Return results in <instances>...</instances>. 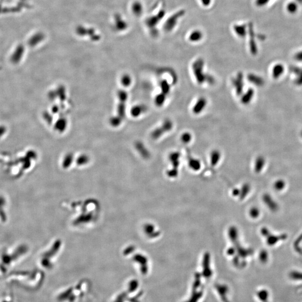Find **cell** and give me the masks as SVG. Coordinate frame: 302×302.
<instances>
[{
  "label": "cell",
  "instance_id": "cell-1",
  "mask_svg": "<svg viewBox=\"0 0 302 302\" xmlns=\"http://www.w3.org/2000/svg\"><path fill=\"white\" fill-rule=\"evenodd\" d=\"M204 65V61L201 58L195 61L192 64V70L196 80L199 84H203L205 82L209 84H213L214 82V78L210 75L204 74L203 70Z\"/></svg>",
  "mask_w": 302,
  "mask_h": 302
},
{
  "label": "cell",
  "instance_id": "cell-2",
  "mask_svg": "<svg viewBox=\"0 0 302 302\" xmlns=\"http://www.w3.org/2000/svg\"><path fill=\"white\" fill-rule=\"evenodd\" d=\"M173 128V123L170 119H166L161 125V127L157 128L152 133V137L157 139L161 137L165 133L171 131Z\"/></svg>",
  "mask_w": 302,
  "mask_h": 302
},
{
  "label": "cell",
  "instance_id": "cell-3",
  "mask_svg": "<svg viewBox=\"0 0 302 302\" xmlns=\"http://www.w3.org/2000/svg\"><path fill=\"white\" fill-rule=\"evenodd\" d=\"M207 104V101L204 97H200L196 101L192 108V112L195 114H199L205 109Z\"/></svg>",
  "mask_w": 302,
  "mask_h": 302
},
{
  "label": "cell",
  "instance_id": "cell-4",
  "mask_svg": "<svg viewBox=\"0 0 302 302\" xmlns=\"http://www.w3.org/2000/svg\"><path fill=\"white\" fill-rule=\"evenodd\" d=\"M179 157H180V153L178 152H174L170 155V160L174 167V169L172 171H170L171 174H172L173 175L174 173L176 172V168L178 166Z\"/></svg>",
  "mask_w": 302,
  "mask_h": 302
},
{
  "label": "cell",
  "instance_id": "cell-5",
  "mask_svg": "<svg viewBox=\"0 0 302 302\" xmlns=\"http://www.w3.org/2000/svg\"><path fill=\"white\" fill-rule=\"evenodd\" d=\"M233 84L238 95L241 94L242 91V75L241 74H238L236 78L233 81Z\"/></svg>",
  "mask_w": 302,
  "mask_h": 302
},
{
  "label": "cell",
  "instance_id": "cell-6",
  "mask_svg": "<svg viewBox=\"0 0 302 302\" xmlns=\"http://www.w3.org/2000/svg\"><path fill=\"white\" fill-rule=\"evenodd\" d=\"M202 38H203V35L201 31L195 30L190 34L189 40L193 42H197L201 40Z\"/></svg>",
  "mask_w": 302,
  "mask_h": 302
},
{
  "label": "cell",
  "instance_id": "cell-7",
  "mask_svg": "<svg viewBox=\"0 0 302 302\" xmlns=\"http://www.w3.org/2000/svg\"><path fill=\"white\" fill-rule=\"evenodd\" d=\"M160 87H161V92L166 95V96L169 94L170 91V85L168 84L167 81L164 80L160 82Z\"/></svg>",
  "mask_w": 302,
  "mask_h": 302
},
{
  "label": "cell",
  "instance_id": "cell-8",
  "mask_svg": "<svg viewBox=\"0 0 302 302\" xmlns=\"http://www.w3.org/2000/svg\"><path fill=\"white\" fill-rule=\"evenodd\" d=\"M221 158V153L218 150H214L211 152L210 156V161L213 166H215L218 164Z\"/></svg>",
  "mask_w": 302,
  "mask_h": 302
},
{
  "label": "cell",
  "instance_id": "cell-9",
  "mask_svg": "<svg viewBox=\"0 0 302 302\" xmlns=\"http://www.w3.org/2000/svg\"><path fill=\"white\" fill-rule=\"evenodd\" d=\"M166 99V95H164L163 93H160L158 94L155 98V104L158 106H162L164 104Z\"/></svg>",
  "mask_w": 302,
  "mask_h": 302
},
{
  "label": "cell",
  "instance_id": "cell-10",
  "mask_svg": "<svg viewBox=\"0 0 302 302\" xmlns=\"http://www.w3.org/2000/svg\"><path fill=\"white\" fill-rule=\"evenodd\" d=\"M258 298L261 300L262 302H268V292L267 290L262 289L260 290L257 293Z\"/></svg>",
  "mask_w": 302,
  "mask_h": 302
},
{
  "label": "cell",
  "instance_id": "cell-11",
  "mask_svg": "<svg viewBox=\"0 0 302 302\" xmlns=\"http://www.w3.org/2000/svg\"><path fill=\"white\" fill-rule=\"evenodd\" d=\"M189 166L194 170H198L200 168V161H198L196 159H191L189 161Z\"/></svg>",
  "mask_w": 302,
  "mask_h": 302
},
{
  "label": "cell",
  "instance_id": "cell-12",
  "mask_svg": "<svg viewBox=\"0 0 302 302\" xmlns=\"http://www.w3.org/2000/svg\"><path fill=\"white\" fill-rule=\"evenodd\" d=\"M192 136L189 132H185L181 135V140L184 143H188L191 140Z\"/></svg>",
  "mask_w": 302,
  "mask_h": 302
},
{
  "label": "cell",
  "instance_id": "cell-13",
  "mask_svg": "<svg viewBox=\"0 0 302 302\" xmlns=\"http://www.w3.org/2000/svg\"><path fill=\"white\" fill-rule=\"evenodd\" d=\"M252 91H249L248 92L247 94L245 95V96L243 97H242V102L244 104H246V103H247L249 100H250V98L252 96Z\"/></svg>",
  "mask_w": 302,
  "mask_h": 302
},
{
  "label": "cell",
  "instance_id": "cell-14",
  "mask_svg": "<svg viewBox=\"0 0 302 302\" xmlns=\"http://www.w3.org/2000/svg\"><path fill=\"white\" fill-rule=\"evenodd\" d=\"M202 3L204 4V5H208V4H209L210 2V0H201Z\"/></svg>",
  "mask_w": 302,
  "mask_h": 302
},
{
  "label": "cell",
  "instance_id": "cell-15",
  "mask_svg": "<svg viewBox=\"0 0 302 302\" xmlns=\"http://www.w3.org/2000/svg\"></svg>",
  "mask_w": 302,
  "mask_h": 302
}]
</instances>
